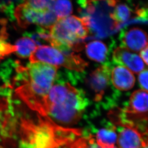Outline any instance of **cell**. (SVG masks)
I'll list each match as a JSON object with an SVG mask.
<instances>
[{
	"instance_id": "obj_11",
	"label": "cell",
	"mask_w": 148,
	"mask_h": 148,
	"mask_svg": "<svg viewBox=\"0 0 148 148\" xmlns=\"http://www.w3.org/2000/svg\"><path fill=\"white\" fill-rule=\"evenodd\" d=\"M127 111L131 113H143L148 111V92L138 90L132 93Z\"/></svg>"
},
{
	"instance_id": "obj_21",
	"label": "cell",
	"mask_w": 148,
	"mask_h": 148,
	"mask_svg": "<svg viewBox=\"0 0 148 148\" xmlns=\"http://www.w3.org/2000/svg\"><path fill=\"white\" fill-rule=\"evenodd\" d=\"M141 148H148V138L146 139H145L143 145Z\"/></svg>"
},
{
	"instance_id": "obj_10",
	"label": "cell",
	"mask_w": 148,
	"mask_h": 148,
	"mask_svg": "<svg viewBox=\"0 0 148 148\" xmlns=\"http://www.w3.org/2000/svg\"><path fill=\"white\" fill-rule=\"evenodd\" d=\"M111 79L115 88L121 91H128L133 88L135 77L131 71L123 66L115 67L111 73Z\"/></svg>"
},
{
	"instance_id": "obj_20",
	"label": "cell",
	"mask_w": 148,
	"mask_h": 148,
	"mask_svg": "<svg viewBox=\"0 0 148 148\" xmlns=\"http://www.w3.org/2000/svg\"><path fill=\"white\" fill-rule=\"evenodd\" d=\"M140 56L143 62L148 65V45L140 52Z\"/></svg>"
},
{
	"instance_id": "obj_18",
	"label": "cell",
	"mask_w": 148,
	"mask_h": 148,
	"mask_svg": "<svg viewBox=\"0 0 148 148\" xmlns=\"http://www.w3.org/2000/svg\"><path fill=\"white\" fill-rule=\"evenodd\" d=\"M15 52V45L6 42L4 36H0V60Z\"/></svg>"
},
{
	"instance_id": "obj_16",
	"label": "cell",
	"mask_w": 148,
	"mask_h": 148,
	"mask_svg": "<svg viewBox=\"0 0 148 148\" xmlns=\"http://www.w3.org/2000/svg\"><path fill=\"white\" fill-rule=\"evenodd\" d=\"M53 10L58 19L68 16L72 12V3L67 1H55Z\"/></svg>"
},
{
	"instance_id": "obj_22",
	"label": "cell",
	"mask_w": 148,
	"mask_h": 148,
	"mask_svg": "<svg viewBox=\"0 0 148 148\" xmlns=\"http://www.w3.org/2000/svg\"><path fill=\"white\" fill-rule=\"evenodd\" d=\"M0 148H4V147H3V146H2L1 145H0Z\"/></svg>"
},
{
	"instance_id": "obj_19",
	"label": "cell",
	"mask_w": 148,
	"mask_h": 148,
	"mask_svg": "<svg viewBox=\"0 0 148 148\" xmlns=\"http://www.w3.org/2000/svg\"><path fill=\"white\" fill-rule=\"evenodd\" d=\"M138 80L142 90L148 92V69H144L139 73Z\"/></svg>"
},
{
	"instance_id": "obj_12",
	"label": "cell",
	"mask_w": 148,
	"mask_h": 148,
	"mask_svg": "<svg viewBox=\"0 0 148 148\" xmlns=\"http://www.w3.org/2000/svg\"><path fill=\"white\" fill-rule=\"evenodd\" d=\"M86 52L91 60L102 62L105 60L107 54L108 49L103 42L100 41H93L86 45Z\"/></svg>"
},
{
	"instance_id": "obj_14",
	"label": "cell",
	"mask_w": 148,
	"mask_h": 148,
	"mask_svg": "<svg viewBox=\"0 0 148 148\" xmlns=\"http://www.w3.org/2000/svg\"><path fill=\"white\" fill-rule=\"evenodd\" d=\"M115 128L103 129L97 133L96 141L99 145L104 146H113L118 140Z\"/></svg>"
},
{
	"instance_id": "obj_6",
	"label": "cell",
	"mask_w": 148,
	"mask_h": 148,
	"mask_svg": "<svg viewBox=\"0 0 148 148\" xmlns=\"http://www.w3.org/2000/svg\"><path fill=\"white\" fill-rule=\"evenodd\" d=\"M113 57L117 64L136 74L140 73L145 68V64L140 56L124 47L116 48Z\"/></svg>"
},
{
	"instance_id": "obj_4",
	"label": "cell",
	"mask_w": 148,
	"mask_h": 148,
	"mask_svg": "<svg viewBox=\"0 0 148 148\" xmlns=\"http://www.w3.org/2000/svg\"><path fill=\"white\" fill-rule=\"evenodd\" d=\"M30 62H44L53 66L82 71L87 63L78 55L62 51L49 46H38L30 56Z\"/></svg>"
},
{
	"instance_id": "obj_7",
	"label": "cell",
	"mask_w": 148,
	"mask_h": 148,
	"mask_svg": "<svg viewBox=\"0 0 148 148\" xmlns=\"http://www.w3.org/2000/svg\"><path fill=\"white\" fill-rule=\"evenodd\" d=\"M123 43L127 49L134 52H140L148 45V35L140 28L133 27L124 34Z\"/></svg>"
},
{
	"instance_id": "obj_13",
	"label": "cell",
	"mask_w": 148,
	"mask_h": 148,
	"mask_svg": "<svg viewBox=\"0 0 148 148\" xmlns=\"http://www.w3.org/2000/svg\"><path fill=\"white\" fill-rule=\"evenodd\" d=\"M15 46V53L17 56L23 58L30 57L37 47L35 41L28 37H24L18 39Z\"/></svg>"
},
{
	"instance_id": "obj_15",
	"label": "cell",
	"mask_w": 148,
	"mask_h": 148,
	"mask_svg": "<svg viewBox=\"0 0 148 148\" xmlns=\"http://www.w3.org/2000/svg\"><path fill=\"white\" fill-rule=\"evenodd\" d=\"M131 16V11L129 7L124 4L116 5L113 12L111 14V18L116 24L125 22Z\"/></svg>"
},
{
	"instance_id": "obj_3",
	"label": "cell",
	"mask_w": 148,
	"mask_h": 148,
	"mask_svg": "<svg viewBox=\"0 0 148 148\" xmlns=\"http://www.w3.org/2000/svg\"><path fill=\"white\" fill-rule=\"evenodd\" d=\"M89 19L74 16L58 18L50 27L48 41L52 47L68 52L82 48L80 42L88 36Z\"/></svg>"
},
{
	"instance_id": "obj_17",
	"label": "cell",
	"mask_w": 148,
	"mask_h": 148,
	"mask_svg": "<svg viewBox=\"0 0 148 148\" xmlns=\"http://www.w3.org/2000/svg\"><path fill=\"white\" fill-rule=\"evenodd\" d=\"M73 148H117L113 146L100 145L93 138H89L80 140L76 143Z\"/></svg>"
},
{
	"instance_id": "obj_8",
	"label": "cell",
	"mask_w": 148,
	"mask_h": 148,
	"mask_svg": "<svg viewBox=\"0 0 148 148\" xmlns=\"http://www.w3.org/2000/svg\"><path fill=\"white\" fill-rule=\"evenodd\" d=\"M110 70L107 66L99 67L91 74L89 85L96 94L97 99H100L110 83Z\"/></svg>"
},
{
	"instance_id": "obj_5",
	"label": "cell",
	"mask_w": 148,
	"mask_h": 148,
	"mask_svg": "<svg viewBox=\"0 0 148 148\" xmlns=\"http://www.w3.org/2000/svg\"><path fill=\"white\" fill-rule=\"evenodd\" d=\"M15 16L21 27H26L30 24L50 28L58 18L53 10H42L31 7L25 1L15 8Z\"/></svg>"
},
{
	"instance_id": "obj_9",
	"label": "cell",
	"mask_w": 148,
	"mask_h": 148,
	"mask_svg": "<svg viewBox=\"0 0 148 148\" xmlns=\"http://www.w3.org/2000/svg\"><path fill=\"white\" fill-rule=\"evenodd\" d=\"M144 140L138 130L133 127L127 126L119 133L117 143L119 148H141Z\"/></svg>"
},
{
	"instance_id": "obj_1",
	"label": "cell",
	"mask_w": 148,
	"mask_h": 148,
	"mask_svg": "<svg viewBox=\"0 0 148 148\" xmlns=\"http://www.w3.org/2000/svg\"><path fill=\"white\" fill-rule=\"evenodd\" d=\"M87 105L85 96L69 83L53 86L47 95L43 116L63 125L77 124Z\"/></svg>"
},
{
	"instance_id": "obj_2",
	"label": "cell",
	"mask_w": 148,
	"mask_h": 148,
	"mask_svg": "<svg viewBox=\"0 0 148 148\" xmlns=\"http://www.w3.org/2000/svg\"><path fill=\"white\" fill-rule=\"evenodd\" d=\"M18 69L24 77L16 93L29 108L43 116L45 98L55 82L58 67L37 62Z\"/></svg>"
}]
</instances>
